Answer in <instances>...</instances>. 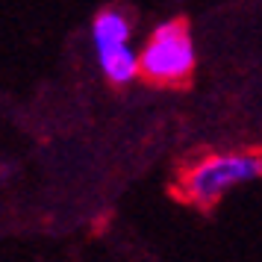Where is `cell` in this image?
I'll use <instances>...</instances> for the list:
<instances>
[{
    "label": "cell",
    "mask_w": 262,
    "mask_h": 262,
    "mask_svg": "<svg viewBox=\"0 0 262 262\" xmlns=\"http://www.w3.org/2000/svg\"><path fill=\"white\" fill-rule=\"evenodd\" d=\"M256 177H262V150L203 156L201 162H194L191 168L183 171L177 198L194 203L201 209H212L227 189Z\"/></svg>",
    "instance_id": "cell-1"
},
{
    "label": "cell",
    "mask_w": 262,
    "mask_h": 262,
    "mask_svg": "<svg viewBox=\"0 0 262 262\" xmlns=\"http://www.w3.org/2000/svg\"><path fill=\"white\" fill-rule=\"evenodd\" d=\"M139 74L147 83L165 85V89H183L191 83L194 45H191V30L186 18H171L156 27L139 56Z\"/></svg>",
    "instance_id": "cell-2"
},
{
    "label": "cell",
    "mask_w": 262,
    "mask_h": 262,
    "mask_svg": "<svg viewBox=\"0 0 262 262\" xmlns=\"http://www.w3.org/2000/svg\"><path fill=\"white\" fill-rule=\"evenodd\" d=\"M92 36H95L97 56H100V65H103V62H109L112 56L130 50L127 48L130 21H127V15L121 12V9H103V12H97V18H95Z\"/></svg>",
    "instance_id": "cell-3"
}]
</instances>
